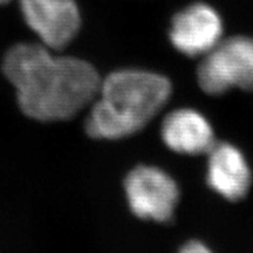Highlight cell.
Wrapping results in <instances>:
<instances>
[{"mask_svg": "<svg viewBox=\"0 0 253 253\" xmlns=\"http://www.w3.org/2000/svg\"><path fill=\"white\" fill-rule=\"evenodd\" d=\"M19 106L39 121H62L96 99L101 79L90 63L71 56H54L46 46L18 43L4 59Z\"/></svg>", "mask_w": 253, "mask_h": 253, "instance_id": "6da1fadb", "label": "cell"}, {"mask_svg": "<svg viewBox=\"0 0 253 253\" xmlns=\"http://www.w3.org/2000/svg\"><path fill=\"white\" fill-rule=\"evenodd\" d=\"M99 95L87 119V134L119 140L140 131L160 113L171 95V84L162 75L126 69L104 79Z\"/></svg>", "mask_w": 253, "mask_h": 253, "instance_id": "7a4b0ae2", "label": "cell"}, {"mask_svg": "<svg viewBox=\"0 0 253 253\" xmlns=\"http://www.w3.org/2000/svg\"><path fill=\"white\" fill-rule=\"evenodd\" d=\"M205 93L220 95L232 88L253 90V38L220 40L204 55L197 71Z\"/></svg>", "mask_w": 253, "mask_h": 253, "instance_id": "3957f363", "label": "cell"}, {"mask_svg": "<svg viewBox=\"0 0 253 253\" xmlns=\"http://www.w3.org/2000/svg\"><path fill=\"white\" fill-rule=\"evenodd\" d=\"M125 189L129 207L141 219L167 223L179 198L176 182L161 169L138 167L126 176Z\"/></svg>", "mask_w": 253, "mask_h": 253, "instance_id": "277c9868", "label": "cell"}, {"mask_svg": "<svg viewBox=\"0 0 253 253\" xmlns=\"http://www.w3.org/2000/svg\"><path fill=\"white\" fill-rule=\"evenodd\" d=\"M23 17L43 45L61 49L78 34L80 9L75 0H20Z\"/></svg>", "mask_w": 253, "mask_h": 253, "instance_id": "5b68a950", "label": "cell"}, {"mask_svg": "<svg viewBox=\"0 0 253 253\" xmlns=\"http://www.w3.org/2000/svg\"><path fill=\"white\" fill-rule=\"evenodd\" d=\"M223 21L212 6L194 2L172 18L170 40L186 56H204L221 40Z\"/></svg>", "mask_w": 253, "mask_h": 253, "instance_id": "8992f818", "label": "cell"}, {"mask_svg": "<svg viewBox=\"0 0 253 253\" xmlns=\"http://www.w3.org/2000/svg\"><path fill=\"white\" fill-rule=\"evenodd\" d=\"M208 183L227 201L238 202L248 195L252 175L244 155L230 143H217L208 153Z\"/></svg>", "mask_w": 253, "mask_h": 253, "instance_id": "52a82bcc", "label": "cell"}, {"mask_svg": "<svg viewBox=\"0 0 253 253\" xmlns=\"http://www.w3.org/2000/svg\"><path fill=\"white\" fill-rule=\"evenodd\" d=\"M162 138L179 154H208L216 144L213 129L202 114L191 109L175 110L164 119Z\"/></svg>", "mask_w": 253, "mask_h": 253, "instance_id": "ba28073f", "label": "cell"}, {"mask_svg": "<svg viewBox=\"0 0 253 253\" xmlns=\"http://www.w3.org/2000/svg\"><path fill=\"white\" fill-rule=\"evenodd\" d=\"M209 250L207 246L202 244L199 242H190L188 244L184 245V248L182 249V252L184 253H194V252H209Z\"/></svg>", "mask_w": 253, "mask_h": 253, "instance_id": "9c48e42d", "label": "cell"}, {"mask_svg": "<svg viewBox=\"0 0 253 253\" xmlns=\"http://www.w3.org/2000/svg\"><path fill=\"white\" fill-rule=\"evenodd\" d=\"M8 0H0V5H2V4H6V2H7Z\"/></svg>", "mask_w": 253, "mask_h": 253, "instance_id": "30bf717a", "label": "cell"}]
</instances>
